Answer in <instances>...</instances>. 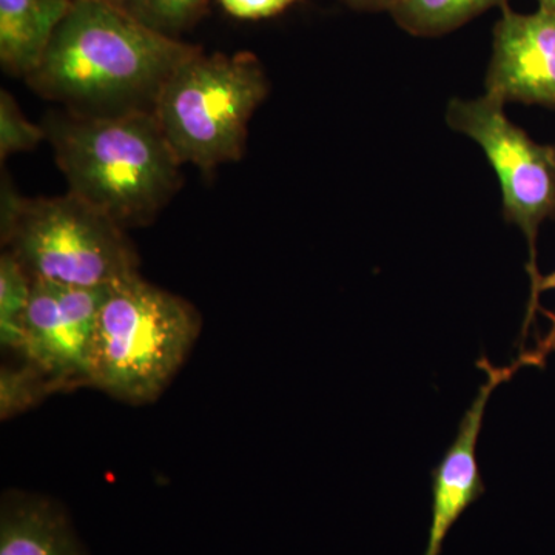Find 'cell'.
Instances as JSON below:
<instances>
[{
    "label": "cell",
    "instance_id": "obj_1",
    "mask_svg": "<svg viewBox=\"0 0 555 555\" xmlns=\"http://www.w3.org/2000/svg\"><path fill=\"white\" fill-rule=\"evenodd\" d=\"M199 51L153 30L109 0H75L25 79L72 115L155 112L167 80Z\"/></svg>",
    "mask_w": 555,
    "mask_h": 555
},
{
    "label": "cell",
    "instance_id": "obj_2",
    "mask_svg": "<svg viewBox=\"0 0 555 555\" xmlns=\"http://www.w3.org/2000/svg\"><path fill=\"white\" fill-rule=\"evenodd\" d=\"M68 192L124 230L158 217L181 188V166L155 112L54 115L46 120Z\"/></svg>",
    "mask_w": 555,
    "mask_h": 555
},
{
    "label": "cell",
    "instance_id": "obj_3",
    "mask_svg": "<svg viewBox=\"0 0 555 555\" xmlns=\"http://www.w3.org/2000/svg\"><path fill=\"white\" fill-rule=\"evenodd\" d=\"M201 331L185 299L133 275L109 291L90 352L91 385L129 403L156 400Z\"/></svg>",
    "mask_w": 555,
    "mask_h": 555
},
{
    "label": "cell",
    "instance_id": "obj_4",
    "mask_svg": "<svg viewBox=\"0 0 555 555\" xmlns=\"http://www.w3.org/2000/svg\"><path fill=\"white\" fill-rule=\"evenodd\" d=\"M2 240L33 281L100 288L138 275L124 229L69 192L30 199L3 181Z\"/></svg>",
    "mask_w": 555,
    "mask_h": 555
},
{
    "label": "cell",
    "instance_id": "obj_5",
    "mask_svg": "<svg viewBox=\"0 0 555 555\" xmlns=\"http://www.w3.org/2000/svg\"><path fill=\"white\" fill-rule=\"evenodd\" d=\"M269 90L255 54L199 51L167 80L155 115L179 163L210 171L243 158L248 122Z\"/></svg>",
    "mask_w": 555,
    "mask_h": 555
},
{
    "label": "cell",
    "instance_id": "obj_6",
    "mask_svg": "<svg viewBox=\"0 0 555 555\" xmlns=\"http://www.w3.org/2000/svg\"><path fill=\"white\" fill-rule=\"evenodd\" d=\"M447 122L456 133L476 141L499 178L503 218L528 241L531 294L539 283L537 238L547 219H555V160L551 145L537 144L505 113V104L485 94L477 100H452Z\"/></svg>",
    "mask_w": 555,
    "mask_h": 555
},
{
    "label": "cell",
    "instance_id": "obj_7",
    "mask_svg": "<svg viewBox=\"0 0 555 555\" xmlns=\"http://www.w3.org/2000/svg\"><path fill=\"white\" fill-rule=\"evenodd\" d=\"M112 287L33 281L20 353L50 383H89L98 318Z\"/></svg>",
    "mask_w": 555,
    "mask_h": 555
},
{
    "label": "cell",
    "instance_id": "obj_8",
    "mask_svg": "<svg viewBox=\"0 0 555 555\" xmlns=\"http://www.w3.org/2000/svg\"><path fill=\"white\" fill-rule=\"evenodd\" d=\"M486 94L502 101L555 108V13H517L502 7L494 27Z\"/></svg>",
    "mask_w": 555,
    "mask_h": 555
},
{
    "label": "cell",
    "instance_id": "obj_9",
    "mask_svg": "<svg viewBox=\"0 0 555 555\" xmlns=\"http://www.w3.org/2000/svg\"><path fill=\"white\" fill-rule=\"evenodd\" d=\"M525 366L521 357L505 367L494 366L488 358L478 361V367L483 369L488 379L480 386L473 404L463 415L451 447L433 470V518L423 555H440L444 540L459 518L483 495L485 485L478 467L477 444L486 408L496 387Z\"/></svg>",
    "mask_w": 555,
    "mask_h": 555
},
{
    "label": "cell",
    "instance_id": "obj_10",
    "mask_svg": "<svg viewBox=\"0 0 555 555\" xmlns=\"http://www.w3.org/2000/svg\"><path fill=\"white\" fill-rule=\"evenodd\" d=\"M0 555H89L67 511L47 496L7 492L0 503Z\"/></svg>",
    "mask_w": 555,
    "mask_h": 555
},
{
    "label": "cell",
    "instance_id": "obj_11",
    "mask_svg": "<svg viewBox=\"0 0 555 555\" xmlns=\"http://www.w3.org/2000/svg\"><path fill=\"white\" fill-rule=\"evenodd\" d=\"M73 2L0 0V62L7 73L27 78L38 67Z\"/></svg>",
    "mask_w": 555,
    "mask_h": 555
},
{
    "label": "cell",
    "instance_id": "obj_12",
    "mask_svg": "<svg viewBox=\"0 0 555 555\" xmlns=\"http://www.w3.org/2000/svg\"><path fill=\"white\" fill-rule=\"evenodd\" d=\"M509 0H400L390 16L401 30L418 38H437L463 27L485 11Z\"/></svg>",
    "mask_w": 555,
    "mask_h": 555
},
{
    "label": "cell",
    "instance_id": "obj_13",
    "mask_svg": "<svg viewBox=\"0 0 555 555\" xmlns=\"http://www.w3.org/2000/svg\"><path fill=\"white\" fill-rule=\"evenodd\" d=\"M33 280L10 251L0 258V343L20 352Z\"/></svg>",
    "mask_w": 555,
    "mask_h": 555
},
{
    "label": "cell",
    "instance_id": "obj_14",
    "mask_svg": "<svg viewBox=\"0 0 555 555\" xmlns=\"http://www.w3.org/2000/svg\"><path fill=\"white\" fill-rule=\"evenodd\" d=\"M134 20L170 38H178L206 14L207 0H109Z\"/></svg>",
    "mask_w": 555,
    "mask_h": 555
},
{
    "label": "cell",
    "instance_id": "obj_15",
    "mask_svg": "<svg viewBox=\"0 0 555 555\" xmlns=\"http://www.w3.org/2000/svg\"><path fill=\"white\" fill-rule=\"evenodd\" d=\"M47 138L46 129L25 118L9 91H0V158L28 152Z\"/></svg>",
    "mask_w": 555,
    "mask_h": 555
},
{
    "label": "cell",
    "instance_id": "obj_16",
    "mask_svg": "<svg viewBox=\"0 0 555 555\" xmlns=\"http://www.w3.org/2000/svg\"><path fill=\"white\" fill-rule=\"evenodd\" d=\"M537 312H543L551 320V328L545 337L540 339L535 349L521 352L528 366L545 367L547 357L555 353V272L540 275L539 283L529 297L521 338L528 337L529 326L534 323Z\"/></svg>",
    "mask_w": 555,
    "mask_h": 555
},
{
    "label": "cell",
    "instance_id": "obj_17",
    "mask_svg": "<svg viewBox=\"0 0 555 555\" xmlns=\"http://www.w3.org/2000/svg\"><path fill=\"white\" fill-rule=\"evenodd\" d=\"M50 383L36 369L3 367L0 374V414L10 418L36 403L43 393V385Z\"/></svg>",
    "mask_w": 555,
    "mask_h": 555
},
{
    "label": "cell",
    "instance_id": "obj_18",
    "mask_svg": "<svg viewBox=\"0 0 555 555\" xmlns=\"http://www.w3.org/2000/svg\"><path fill=\"white\" fill-rule=\"evenodd\" d=\"M297 0H219L222 9L244 21L268 20L283 13Z\"/></svg>",
    "mask_w": 555,
    "mask_h": 555
},
{
    "label": "cell",
    "instance_id": "obj_19",
    "mask_svg": "<svg viewBox=\"0 0 555 555\" xmlns=\"http://www.w3.org/2000/svg\"><path fill=\"white\" fill-rule=\"evenodd\" d=\"M347 7L357 11H392L400 0H343Z\"/></svg>",
    "mask_w": 555,
    "mask_h": 555
},
{
    "label": "cell",
    "instance_id": "obj_20",
    "mask_svg": "<svg viewBox=\"0 0 555 555\" xmlns=\"http://www.w3.org/2000/svg\"><path fill=\"white\" fill-rule=\"evenodd\" d=\"M537 3H539V9L554 11L555 13V0H537Z\"/></svg>",
    "mask_w": 555,
    "mask_h": 555
},
{
    "label": "cell",
    "instance_id": "obj_21",
    "mask_svg": "<svg viewBox=\"0 0 555 555\" xmlns=\"http://www.w3.org/2000/svg\"><path fill=\"white\" fill-rule=\"evenodd\" d=\"M551 150H553V156H554V160H555V144L551 145Z\"/></svg>",
    "mask_w": 555,
    "mask_h": 555
}]
</instances>
